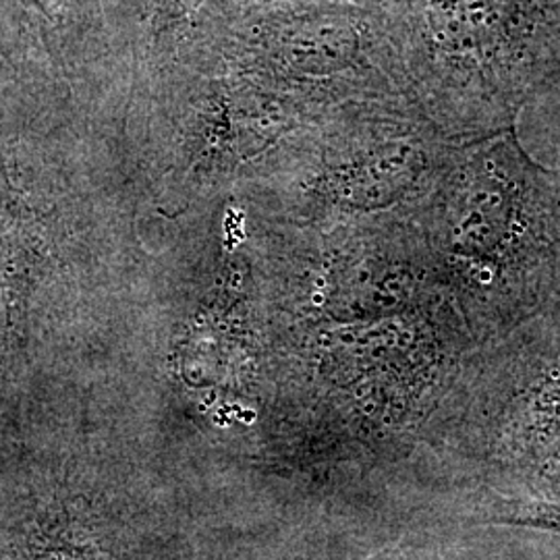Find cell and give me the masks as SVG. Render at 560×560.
Segmentation results:
<instances>
[{
  "label": "cell",
  "instance_id": "ba28073f",
  "mask_svg": "<svg viewBox=\"0 0 560 560\" xmlns=\"http://www.w3.org/2000/svg\"><path fill=\"white\" fill-rule=\"evenodd\" d=\"M320 2H339V4H355L365 9H388L390 0H320Z\"/></svg>",
  "mask_w": 560,
  "mask_h": 560
},
{
  "label": "cell",
  "instance_id": "3957f363",
  "mask_svg": "<svg viewBox=\"0 0 560 560\" xmlns=\"http://www.w3.org/2000/svg\"><path fill=\"white\" fill-rule=\"evenodd\" d=\"M560 428V316L527 322L476 351L442 428L441 513L499 494Z\"/></svg>",
  "mask_w": 560,
  "mask_h": 560
},
{
  "label": "cell",
  "instance_id": "277c9868",
  "mask_svg": "<svg viewBox=\"0 0 560 560\" xmlns=\"http://www.w3.org/2000/svg\"><path fill=\"white\" fill-rule=\"evenodd\" d=\"M459 141L411 102H400L374 131L335 152L316 175L312 196L324 214H405L430 191Z\"/></svg>",
  "mask_w": 560,
  "mask_h": 560
},
{
  "label": "cell",
  "instance_id": "9c48e42d",
  "mask_svg": "<svg viewBox=\"0 0 560 560\" xmlns=\"http://www.w3.org/2000/svg\"><path fill=\"white\" fill-rule=\"evenodd\" d=\"M173 2L177 4L179 11H191V9H196L200 4V0H173Z\"/></svg>",
  "mask_w": 560,
  "mask_h": 560
},
{
  "label": "cell",
  "instance_id": "8992f818",
  "mask_svg": "<svg viewBox=\"0 0 560 560\" xmlns=\"http://www.w3.org/2000/svg\"><path fill=\"white\" fill-rule=\"evenodd\" d=\"M527 110H532L536 117V133H544V140L538 148H546V152L552 156V162L548 164L560 168V92H555L552 96L534 104Z\"/></svg>",
  "mask_w": 560,
  "mask_h": 560
},
{
  "label": "cell",
  "instance_id": "7a4b0ae2",
  "mask_svg": "<svg viewBox=\"0 0 560 560\" xmlns=\"http://www.w3.org/2000/svg\"><path fill=\"white\" fill-rule=\"evenodd\" d=\"M405 98L455 140L560 90V0H390Z\"/></svg>",
  "mask_w": 560,
  "mask_h": 560
},
{
  "label": "cell",
  "instance_id": "6da1fadb",
  "mask_svg": "<svg viewBox=\"0 0 560 560\" xmlns=\"http://www.w3.org/2000/svg\"><path fill=\"white\" fill-rule=\"evenodd\" d=\"M405 217L480 345L560 316V168L520 127L460 140Z\"/></svg>",
  "mask_w": 560,
  "mask_h": 560
},
{
  "label": "cell",
  "instance_id": "52a82bcc",
  "mask_svg": "<svg viewBox=\"0 0 560 560\" xmlns=\"http://www.w3.org/2000/svg\"><path fill=\"white\" fill-rule=\"evenodd\" d=\"M361 560H420V557H418L416 548H411L405 540H399L384 546L381 550H376L374 555Z\"/></svg>",
  "mask_w": 560,
  "mask_h": 560
},
{
  "label": "cell",
  "instance_id": "5b68a950",
  "mask_svg": "<svg viewBox=\"0 0 560 560\" xmlns=\"http://www.w3.org/2000/svg\"><path fill=\"white\" fill-rule=\"evenodd\" d=\"M525 527L560 536V502L480 494L453 502L441 527Z\"/></svg>",
  "mask_w": 560,
  "mask_h": 560
}]
</instances>
